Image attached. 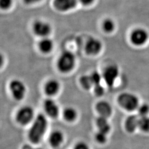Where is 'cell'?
<instances>
[{
  "label": "cell",
  "instance_id": "obj_9",
  "mask_svg": "<svg viewBox=\"0 0 149 149\" xmlns=\"http://www.w3.org/2000/svg\"><path fill=\"white\" fill-rule=\"evenodd\" d=\"M102 44L101 42L95 38H90L85 45L86 53L90 55H95L101 51Z\"/></svg>",
  "mask_w": 149,
  "mask_h": 149
},
{
  "label": "cell",
  "instance_id": "obj_18",
  "mask_svg": "<svg viewBox=\"0 0 149 149\" xmlns=\"http://www.w3.org/2000/svg\"><path fill=\"white\" fill-rule=\"evenodd\" d=\"M80 82L82 87L85 90H90L93 86H94L91 75H83L80 78Z\"/></svg>",
  "mask_w": 149,
  "mask_h": 149
},
{
  "label": "cell",
  "instance_id": "obj_30",
  "mask_svg": "<svg viewBox=\"0 0 149 149\" xmlns=\"http://www.w3.org/2000/svg\"><path fill=\"white\" fill-rule=\"evenodd\" d=\"M32 149H40V148H36V149H34V148H33Z\"/></svg>",
  "mask_w": 149,
  "mask_h": 149
},
{
  "label": "cell",
  "instance_id": "obj_11",
  "mask_svg": "<svg viewBox=\"0 0 149 149\" xmlns=\"http://www.w3.org/2000/svg\"><path fill=\"white\" fill-rule=\"evenodd\" d=\"M44 108L45 111L50 117L56 118L58 116L59 107L53 100L47 99L44 102Z\"/></svg>",
  "mask_w": 149,
  "mask_h": 149
},
{
  "label": "cell",
  "instance_id": "obj_8",
  "mask_svg": "<svg viewBox=\"0 0 149 149\" xmlns=\"http://www.w3.org/2000/svg\"><path fill=\"white\" fill-rule=\"evenodd\" d=\"M149 37L148 32L141 28L135 29L130 35L132 44L136 46L143 45L147 42Z\"/></svg>",
  "mask_w": 149,
  "mask_h": 149
},
{
  "label": "cell",
  "instance_id": "obj_26",
  "mask_svg": "<svg viewBox=\"0 0 149 149\" xmlns=\"http://www.w3.org/2000/svg\"><path fill=\"white\" fill-rule=\"evenodd\" d=\"M94 91L97 96H102L104 92V89L101 84L94 86Z\"/></svg>",
  "mask_w": 149,
  "mask_h": 149
},
{
  "label": "cell",
  "instance_id": "obj_12",
  "mask_svg": "<svg viewBox=\"0 0 149 149\" xmlns=\"http://www.w3.org/2000/svg\"><path fill=\"white\" fill-rule=\"evenodd\" d=\"M96 110L100 114V116L107 118L112 114V108L111 104L106 101H102L96 104Z\"/></svg>",
  "mask_w": 149,
  "mask_h": 149
},
{
  "label": "cell",
  "instance_id": "obj_3",
  "mask_svg": "<svg viewBox=\"0 0 149 149\" xmlns=\"http://www.w3.org/2000/svg\"><path fill=\"white\" fill-rule=\"evenodd\" d=\"M119 105L128 111H133L139 107L138 97L130 93H123L118 98Z\"/></svg>",
  "mask_w": 149,
  "mask_h": 149
},
{
  "label": "cell",
  "instance_id": "obj_16",
  "mask_svg": "<svg viewBox=\"0 0 149 149\" xmlns=\"http://www.w3.org/2000/svg\"><path fill=\"white\" fill-rule=\"evenodd\" d=\"M139 119L136 116L134 115L127 118L125 123V127L128 132L132 133L138 127Z\"/></svg>",
  "mask_w": 149,
  "mask_h": 149
},
{
  "label": "cell",
  "instance_id": "obj_20",
  "mask_svg": "<svg viewBox=\"0 0 149 149\" xmlns=\"http://www.w3.org/2000/svg\"><path fill=\"white\" fill-rule=\"evenodd\" d=\"M102 28L104 32L108 33H111L115 28L114 22L111 19H106L102 23Z\"/></svg>",
  "mask_w": 149,
  "mask_h": 149
},
{
  "label": "cell",
  "instance_id": "obj_29",
  "mask_svg": "<svg viewBox=\"0 0 149 149\" xmlns=\"http://www.w3.org/2000/svg\"><path fill=\"white\" fill-rule=\"evenodd\" d=\"M23 1L27 4H34V3H37L41 0H23Z\"/></svg>",
  "mask_w": 149,
  "mask_h": 149
},
{
  "label": "cell",
  "instance_id": "obj_25",
  "mask_svg": "<svg viewBox=\"0 0 149 149\" xmlns=\"http://www.w3.org/2000/svg\"><path fill=\"white\" fill-rule=\"evenodd\" d=\"M13 0H0V7L3 10H7L11 7Z\"/></svg>",
  "mask_w": 149,
  "mask_h": 149
},
{
  "label": "cell",
  "instance_id": "obj_2",
  "mask_svg": "<svg viewBox=\"0 0 149 149\" xmlns=\"http://www.w3.org/2000/svg\"><path fill=\"white\" fill-rule=\"evenodd\" d=\"M76 64V57L73 53L70 51H65L60 55L57 67L63 73L69 72L74 68Z\"/></svg>",
  "mask_w": 149,
  "mask_h": 149
},
{
  "label": "cell",
  "instance_id": "obj_13",
  "mask_svg": "<svg viewBox=\"0 0 149 149\" xmlns=\"http://www.w3.org/2000/svg\"><path fill=\"white\" fill-rule=\"evenodd\" d=\"M60 87V84L57 80L55 79L50 80L45 85V92L48 96L55 95L58 93Z\"/></svg>",
  "mask_w": 149,
  "mask_h": 149
},
{
  "label": "cell",
  "instance_id": "obj_22",
  "mask_svg": "<svg viewBox=\"0 0 149 149\" xmlns=\"http://www.w3.org/2000/svg\"><path fill=\"white\" fill-rule=\"evenodd\" d=\"M91 76L93 81L94 86L101 84L102 79H103L102 74H100L97 71H94L92 73V74H91Z\"/></svg>",
  "mask_w": 149,
  "mask_h": 149
},
{
  "label": "cell",
  "instance_id": "obj_27",
  "mask_svg": "<svg viewBox=\"0 0 149 149\" xmlns=\"http://www.w3.org/2000/svg\"><path fill=\"white\" fill-rule=\"evenodd\" d=\"M74 149H90L87 144L83 142H80L74 146Z\"/></svg>",
  "mask_w": 149,
  "mask_h": 149
},
{
  "label": "cell",
  "instance_id": "obj_7",
  "mask_svg": "<svg viewBox=\"0 0 149 149\" xmlns=\"http://www.w3.org/2000/svg\"><path fill=\"white\" fill-rule=\"evenodd\" d=\"M33 30L34 34L39 37H48L52 32V28L50 24L47 22L37 21L33 26Z\"/></svg>",
  "mask_w": 149,
  "mask_h": 149
},
{
  "label": "cell",
  "instance_id": "obj_28",
  "mask_svg": "<svg viewBox=\"0 0 149 149\" xmlns=\"http://www.w3.org/2000/svg\"><path fill=\"white\" fill-rule=\"evenodd\" d=\"M95 0H79L80 2L83 5L88 6L92 4Z\"/></svg>",
  "mask_w": 149,
  "mask_h": 149
},
{
  "label": "cell",
  "instance_id": "obj_6",
  "mask_svg": "<svg viewBox=\"0 0 149 149\" xmlns=\"http://www.w3.org/2000/svg\"><path fill=\"white\" fill-rule=\"evenodd\" d=\"M33 117L34 111L32 107H23L16 114V120L19 124L24 125L30 122Z\"/></svg>",
  "mask_w": 149,
  "mask_h": 149
},
{
  "label": "cell",
  "instance_id": "obj_21",
  "mask_svg": "<svg viewBox=\"0 0 149 149\" xmlns=\"http://www.w3.org/2000/svg\"><path fill=\"white\" fill-rule=\"evenodd\" d=\"M138 127L144 132L149 131V118L145 116L139 119Z\"/></svg>",
  "mask_w": 149,
  "mask_h": 149
},
{
  "label": "cell",
  "instance_id": "obj_15",
  "mask_svg": "<svg viewBox=\"0 0 149 149\" xmlns=\"http://www.w3.org/2000/svg\"><path fill=\"white\" fill-rule=\"evenodd\" d=\"M64 140L63 134L60 131H54L49 136V143L54 148L59 146Z\"/></svg>",
  "mask_w": 149,
  "mask_h": 149
},
{
  "label": "cell",
  "instance_id": "obj_24",
  "mask_svg": "<svg viewBox=\"0 0 149 149\" xmlns=\"http://www.w3.org/2000/svg\"><path fill=\"white\" fill-rule=\"evenodd\" d=\"M96 140L101 144L104 143L107 140L106 134L102 133L101 132H98L97 133L95 136Z\"/></svg>",
  "mask_w": 149,
  "mask_h": 149
},
{
  "label": "cell",
  "instance_id": "obj_4",
  "mask_svg": "<svg viewBox=\"0 0 149 149\" xmlns=\"http://www.w3.org/2000/svg\"><path fill=\"white\" fill-rule=\"evenodd\" d=\"M10 89L14 98L18 101L23 99L26 93V87L24 84L18 79H15L11 81Z\"/></svg>",
  "mask_w": 149,
  "mask_h": 149
},
{
  "label": "cell",
  "instance_id": "obj_1",
  "mask_svg": "<svg viewBox=\"0 0 149 149\" xmlns=\"http://www.w3.org/2000/svg\"><path fill=\"white\" fill-rule=\"evenodd\" d=\"M48 126L46 117L42 114L38 115L29 132L30 141L34 143H39L45 133Z\"/></svg>",
  "mask_w": 149,
  "mask_h": 149
},
{
  "label": "cell",
  "instance_id": "obj_19",
  "mask_svg": "<svg viewBox=\"0 0 149 149\" xmlns=\"http://www.w3.org/2000/svg\"><path fill=\"white\" fill-rule=\"evenodd\" d=\"M63 115L64 118L67 121L72 122L77 117V112L74 108L71 107H68L64 110Z\"/></svg>",
  "mask_w": 149,
  "mask_h": 149
},
{
  "label": "cell",
  "instance_id": "obj_10",
  "mask_svg": "<svg viewBox=\"0 0 149 149\" xmlns=\"http://www.w3.org/2000/svg\"><path fill=\"white\" fill-rule=\"evenodd\" d=\"M78 0H54L53 5L55 9L60 12H67L74 8Z\"/></svg>",
  "mask_w": 149,
  "mask_h": 149
},
{
  "label": "cell",
  "instance_id": "obj_14",
  "mask_svg": "<svg viewBox=\"0 0 149 149\" xmlns=\"http://www.w3.org/2000/svg\"><path fill=\"white\" fill-rule=\"evenodd\" d=\"M39 50L42 53L48 54L50 53L54 47L53 40L48 37L43 38L38 44Z\"/></svg>",
  "mask_w": 149,
  "mask_h": 149
},
{
  "label": "cell",
  "instance_id": "obj_17",
  "mask_svg": "<svg viewBox=\"0 0 149 149\" xmlns=\"http://www.w3.org/2000/svg\"><path fill=\"white\" fill-rule=\"evenodd\" d=\"M96 124L100 132L107 134L110 130V125L108 122L106 118L100 116L97 119Z\"/></svg>",
  "mask_w": 149,
  "mask_h": 149
},
{
  "label": "cell",
  "instance_id": "obj_23",
  "mask_svg": "<svg viewBox=\"0 0 149 149\" xmlns=\"http://www.w3.org/2000/svg\"><path fill=\"white\" fill-rule=\"evenodd\" d=\"M139 114L141 117L146 116L149 112V106L146 104H143L138 107Z\"/></svg>",
  "mask_w": 149,
  "mask_h": 149
},
{
  "label": "cell",
  "instance_id": "obj_5",
  "mask_svg": "<svg viewBox=\"0 0 149 149\" xmlns=\"http://www.w3.org/2000/svg\"><path fill=\"white\" fill-rule=\"evenodd\" d=\"M119 74V71L117 66L114 65H111L106 68L103 72L102 77L107 85L112 87L114 85Z\"/></svg>",
  "mask_w": 149,
  "mask_h": 149
}]
</instances>
